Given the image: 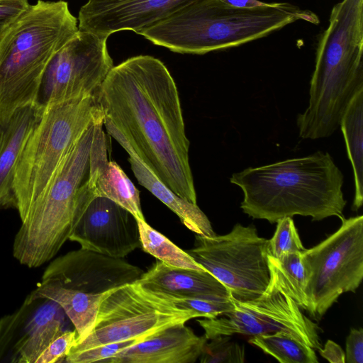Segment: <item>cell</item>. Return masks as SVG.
<instances>
[{"mask_svg": "<svg viewBox=\"0 0 363 363\" xmlns=\"http://www.w3.org/2000/svg\"><path fill=\"white\" fill-rule=\"evenodd\" d=\"M104 121L95 127L89 156L86 183L96 196L116 202L136 218L145 220L142 212L140 191L122 168L107 157V144L103 130Z\"/></svg>", "mask_w": 363, "mask_h": 363, "instance_id": "obj_18", "label": "cell"}, {"mask_svg": "<svg viewBox=\"0 0 363 363\" xmlns=\"http://www.w3.org/2000/svg\"><path fill=\"white\" fill-rule=\"evenodd\" d=\"M108 38L79 30L48 64L35 103L45 108L96 95L113 67L107 49Z\"/></svg>", "mask_w": 363, "mask_h": 363, "instance_id": "obj_13", "label": "cell"}, {"mask_svg": "<svg viewBox=\"0 0 363 363\" xmlns=\"http://www.w3.org/2000/svg\"><path fill=\"white\" fill-rule=\"evenodd\" d=\"M230 181L242 189L240 207L253 218L271 223L295 215L344 218L343 174L328 152L248 167Z\"/></svg>", "mask_w": 363, "mask_h": 363, "instance_id": "obj_2", "label": "cell"}, {"mask_svg": "<svg viewBox=\"0 0 363 363\" xmlns=\"http://www.w3.org/2000/svg\"><path fill=\"white\" fill-rule=\"evenodd\" d=\"M298 20L319 23L312 11L286 2L238 8L221 0H201L138 34L174 52L203 55L263 38Z\"/></svg>", "mask_w": 363, "mask_h": 363, "instance_id": "obj_3", "label": "cell"}, {"mask_svg": "<svg viewBox=\"0 0 363 363\" xmlns=\"http://www.w3.org/2000/svg\"><path fill=\"white\" fill-rule=\"evenodd\" d=\"M104 125L111 135L128 152L130 168L138 183L165 204L190 230L197 235L215 236L211 224L196 203L177 195L169 189L141 160L123 135L108 121Z\"/></svg>", "mask_w": 363, "mask_h": 363, "instance_id": "obj_19", "label": "cell"}, {"mask_svg": "<svg viewBox=\"0 0 363 363\" xmlns=\"http://www.w3.org/2000/svg\"><path fill=\"white\" fill-rule=\"evenodd\" d=\"M71 325L54 301L25 299L14 312L0 318V363H35L52 340L72 330Z\"/></svg>", "mask_w": 363, "mask_h": 363, "instance_id": "obj_14", "label": "cell"}, {"mask_svg": "<svg viewBox=\"0 0 363 363\" xmlns=\"http://www.w3.org/2000/svg\"><path fill=\"white\" fill-rule=\"evenodd\" d=\"M320 354L331 363H345V353L339 345L328 340L324 348L319 349Z\"/></svg>", "mask_w": 363, "mask_h": 363, "instance_id": "obj_33", "label": "cell"}, {"mask_svg": "<svg viewBox=\"0 0 363 363\" xmlns=\"http://www.w3.org/2000/svg\"><path fill=\"white\" fill-rule=\"evenodd\" d=\"M233 309L222 318L198 319L208 340L235 334L255 336L285 332L313 349H320L318 325L301 312L277 277L259 297L240 301L232 297Z\"/></svg>", "mask_w": 363, "mask_h": 363, "instance_id": "obj_12", "label": "cell"}, {"mask_svg": "<svg viewBox=\"0 0 363 363\" xmlns=\"http://www.w3.org/2000/svg\"><path fill=\"white\" fill-rule=\"evenodd\" d=\"M274 236L268 240L267 253L276 259L293 252H302L306 249L302 245L291 217H284L277 222Z\"/></svg>", "mask_w": 363, "mask_h": 363, "instance_id": "obj_26", "label": "cell"}, {"mask_svg": "<svg viewBox=\"0 0 363 363\" xmlns=\"http://www.w3.org/2000/svg\"><path fill=\"white\" fill-rule=\"evenodd\" d=\"M200 318L169 294L135 281L116 289L101 303L91 333L69 352L130 340L143 341L169 327Z\"/></svg>", "mask_w": 363, "mask_h": 363, "instance_id": "obj_9", "label": "cell"}, {"mask_svg": "<svg viewBox=\"0 0 363 363\" xmlns=\"http://www.w3.org/2000/svg\"><path fill=\"white\" fill-rule=\"evenodd\" d=\"M268 240L252 226L237 223L224 235H196L194 245L186 251L213 274L240 301L262 295L270 280Z\"/></svg>", "mask_w": 363, "mask_h": 363, "instance_id": "obj_10", "label": "cell"}, {"mask_svg": "<svg viewBox=\"0 0 363 363\" xmlns=\"http://www.w3.org/2000/svg\"><path fill=\"white\" fill-rule=\"evenodd\" d=\"M308 271V312L320 318L343 293L354 292L363 278V216L343 218L340 228L305 250Z\"/></svg>", "mask_w": 363, "mask_h": 363, "instance_id": "obj_11", "label": "cell"}, {"mask_svg": "<svg viewBox=\"0 0 363 363\" xmlns=\"http://www.w3.org/2000/svg\"><path fill=\"white\" fill-rule=\"evenodd\" d=\"M206 342L199 357L201 363H242L245 347L230 341L227 335H220Z\"/></svg>", "mask_w": 363, "mask_h": 363, "instance_id": "obj_27", "label": "cell"}, {"mask_svg": "<svg viewBox=\"0 0 363 363\" xmlns=\"http://www.w3.org/2000/svg\"><path fill=\"white\" fill-rule=\"evenodd\" d=\"M104 120L127 139L173 192L196 203L179 91L167 67L150 55L113 66L97 94Z\"/></svg>", "mask_w": 363, "mask_h": 363, "instance_id": "obj_1", "label": "cell"}, {"mask_svg": "<svg viewBox=\"0 0 363 363\" xmlns=\"http://www.w3.org/2000/svg\"><path fill=\"white\" fill-rule=\"evenodd\" d=\"M345 362L363 363V330L352 328L346 339Z\"/></svg>", "mask_w": 363, "mask_h": 363, "instance_id": "obj_32", "label": "cell"}, {"mask_svg": "<svg viewBox=\"0 0 363 363\" xmlns=\"http://www.w3.org/2000/svg\"><path fill=\"white\" fill-rule=\"evenodd\" d=\"M225 4L238 8H253L266 5L267 3L259 0H221Z\"/></svg>", "mask_w": 363, "mask_h": 363, "instance_id": "obj_34", "label": "cell"}, {"mask_svg": "<svg viewBox=\"0 0 363 363\" xmlns=\"http://www.w3.org/2000/svg\"><path fill=\"white\" fill-rule=\"evenodd\" d=\"M65 1L38 0L0 40V122L35 102L44 72L55 55L79 31Z\"/></svg>", "mask_w": 363, "mask_h": 363, "instance_id": "obj_4", "label": "cell"}, {"mask_svg": "<svg viewBox=\"0 0 363 363\" xmlns=\"http://www.w3.org/2000/svg\"><path fill=\"white\" fill-rule=\"evenodd\" d=\"M249 342L281 363H318L314 349L283 331L252 336Z\"/></svg>", "mask_w": 363, "mask_h": 363, "instance_id": "obj_24", "label": "cell"}, {"mask_svg": "<svg viewBox=\"0 0 363 363\" xmlns=\"http://www.w3.org/2000/svg\"><path fill=\"white\" fill-rule=\"evenodd\" d=\"M9 120L6 123H1L0 122V152L2 150L7 135L9 133Z\"/></svg>", "mask_w": 363, "mask_h": 363, "instance_id": "obj_35", "label": "cell"}, {"mask_svg": "<svg viewBox=\"0 0 363 363\" xmlns=\"http://www.w3.org/2000/svg\"><path fill=\"white\" fill-rule=\"evenodd\" d=\"M144 272L123 258L80 248L55 258L26 298H45L63 309L77 332L76 342L91 331L101 302L116 289L137 281Z\"/></svg>", "mask_w": 363, "mask_h": 363, "instance_id": "obj_7", "label": "cell"}, {"mask_svg": "<svg viewBox=\"0 0 363 363\" xmlns=\"http://www.w3.org/2000/svg\"><path fill=\"white\" fill-rule=\"evenodd\" d=\"M86 200L69 240L81 248L113 258H124L141 246L136 218L112 200L96 196L84 183Z\"/></svg>", "mask_w": 363, "mask_h": 363, "instance_id": "obj_15", "label": "cell"}, {"mask_svg": "<svg viewBox=\"0 0 363 363\" xmlns=\"http://www.w3.org/2000/svg\"><path fill=\"white\" fill-rule=\"evenodd\" d=\"M362 53L363 0H342L319 39L308 106L301 113L307 124L323 130L339 127L350 101L363 89Z\"/></svg>", "mask_w": 363, "mask_h": 363, "instance_id": "obj_5", "label": "cell"}, {"mask_svg": "<svg viewBox=\"0 0 363 363\" xmlns=\"http://www.w3.org/2000/svg\"><path fill=\"white\" fill-rule=\"evenodd\" d=\"M169 296L177 305L194 311L200 318H214L225 314L233 310L234 307L231 296L178 297Z\"/></svg>", "mask_w": 363, "mask_h": 363, "instance_id": "obj_28", "label": "cell"}, {"mask_svg": "<svg viewBox=\"0 0 363 363\" xmlns=\"http://www.w3.org/2000/svg\"><path fill=\"white\" fill-rule=\"evenodd\" d=\"M137 281L178 297L231 296L228 289L209 272L172 267L159 259Z\"/></svg>", "mask_w": 363, "mask_h": 363, "instance_id": "obj_20", "label": "cell"}, {"mask_svg": "<svg viewBox=\"0 0 363 363\" xmlns=\"http://www.w3.org/2000/svg\"><path fill=\"white\" fill-rule=\"evenodd\" d=\"M76 340L77 332L74 328L62 333L48 344L35 363L64 362Z\"/></svg>", "mask_w": 363, "mask_h": 363, "instance_id": "obj_30", "label": "cell"}, {"mask_svg": "<svg viewBox=\"0 0 363 363\" xmlns=\"http://www.w3.org/2000/svg\"><path fill=\"white\" fill-rule=\"evenodd\" d=\"M354 182L352 210L358 211L363 203V89L357 91L345 109L340 125Z\"/></svg>", "mask_w": 363, "mask_h": 363, "instance_id": "obj_22", "label": "cell"}, {"mask_svg": "<svg viewBox=\"0 0 363 363\" xmlns=\"http://www.w3.org/2000/svg\"><path fill=\"white\" fill-rule=\"evenodd\" d=\"M201 0H88L78 15L79 30L108 37L141 30Z\"/></svg>", "mask_w": 363, "mask_h": 363, "instance_id": "obj_16", "label": "cell"}, {"mask_svg": "<svg viewBox=\"0 0 363 363\" xmlns=\"http://www.w3.org/2000/svg\"><path fill=\"white\" fill-rule=\"evenodd\" d=\"M208 340L185 324L169 327L101 363H194Z\"/></svg>", "mask_w": 363, "mask_h": 363, "instance_id": "obj_17", "label": "cell"}, {"mask_svg": "<svg viewBox=\"0 0 363 363\" xmlns=\"http://www.w3.org/2000/svg\"><path fill=\"white\" fill-rule=\"evenodd\" d=\"M139 340H130L108 343L76 352H69L64 362L67 363H93L101 362L112 357L121 350L138 342Z\"/></svg>", "mask_w": 363, "mask_h": 363, "instance_id": "obj_29", "label": "cell"}, {"mask_svg": "<svg viewBox=\"0 0 363 363\" xmlns=\"http://www.w3.org/2000/svg\"><path fill=\"white\" fill-rule=\"evenodd\" d=\"M96 124L75 143L21 222L13 245V256L20 264L40 267L69 240L74 226L77 194L88 176Z\"/></svg>", "mask_w": 363, "mask_h": 363, "instance_id": "obj_6", "label": "cell"}, {"mask_svg": "<svg viewBox=\"0 0 363 363\" xmlns=\"http://www.w3.org/2000/svg\"><path fill=\"white\" fill-rule=\"evenodd\" d=\"M96 95L51 104L28 137L13 182L14 207L21 222L75 143L104 121Z\"/></svg>", "mask_w": 363, "mask_h": 363, "instance_id": "obj_8", "label": "cell"}, {"mask_svg": "<svg viewBox=\"0 0 363 363\" xmlns=\"http://www.w3.org/2000/svg\"><path fill=\"white\" fill-rule=\"evenodd\" d=\"M136 219L140 236V247L143 251L172 267L206 270L186 251L149 225L145 220Z\"/></svg>", "mask_w": 363, "mask_h": 363, "instance_id": "obj_25", "label": "cell"}, {"mask_svg": "<svg viewBox=\"0 0 363 363\" xmlns=\"http://www.w3.org/2000/svg\"><path fill=\"white\" fill-rule=\"evenodd\" d=\"M30 5L28 0H0V40Z\"/></svg>", "mask_w": 363, "mask_h": 363, "instance_id": "obj_31", "label": "cell"}, {"mask_svg": "<svg viewBox=\"0 0 363 363\" xmlns=\"http://www.w3.org/2000/svg\"><path fill=\"white\" fill-rule=\"evenodd\" d=\"M45 108L35 103L16 110L9 119L8 135L0 152V206L14 207L13 182L26 143L40 121Z\"/></svg>", "mask_w": 363, "mask_h": 363, "instance_id": "obj_21", "label": "cell"}, {"mask_svg": "<svg viewBox=\"0 0 363 363\" xmlns=\"http://www.w3.org/2000/svg\"><path fill=\"white\" fill-rule=\"evenodd\" d=\"M302 252L288 253L279 259L268 255V264L269 272L277 277L298 306L307 311L308 271Z\"/></svg>", "mask_w": 363, "mask_h": 363, "instance_id": "obj_23", "label": "cell"}]
</instances>
